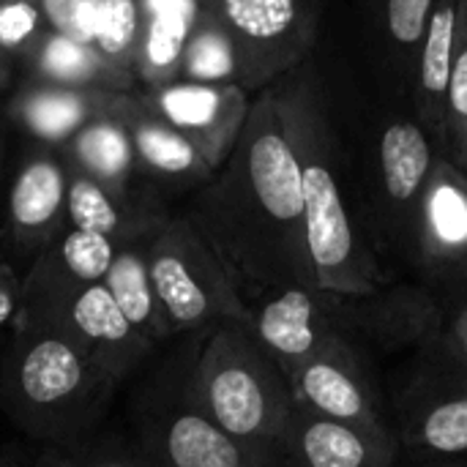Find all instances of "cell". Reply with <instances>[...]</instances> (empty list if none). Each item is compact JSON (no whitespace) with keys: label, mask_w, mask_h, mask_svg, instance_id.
<instances>
[{"label":"cell","mask_w":467,"mask_h":467,"mask_svg":"<svg viewBox=\"0 0 467 467\" xmlns=\"http://www.w3.org/2000/svg\"><path fill=\"white\" fill-rule=\"evenodd\" d=\"M118 244L77 227L63 230L22 276V306L104 282Z\"/></svg>","instance_id":"cell-16"},{"label":"cell","mask_w":467,"mask_h":467,"mask_svg":"<svg viewBox=\"0 0 467 467\" xmlns=\"http://www.w3.org/2000/svg\"><path fill=\"white\" fill-rule=\"evenodd\" d=\"M287 380L298 408L323 419L386 430L372 380L353 342H331L304 361Z\"/></svg>","instance_id":"cell-13"},{"label":"cell","mask_w":467,"mask_h":467,"mask_svg":"<svg viewBox=\"0 0 467 467\" xmlns=\"http://www.w3.org/2000/svg\"><path fill=\"white\" fill-rule=\"evenodd\" d=\"M115 386L57 331L14 320L0 356V402L30 438L47 446L79 443L107 410Z\"/></svg>","instance_id":"cell-3"},{"label":"cell","mask_w":467,"mask_h":467,"mask_svg":"<svg viewBox=\"0 0 467 467\" xmlns=\"http://www.w3.org/2000/svg\"><path fill=\"white\" fill-rule=\"evenodd\" d=\"M22 309V276L0 260V331L16 320Z\"/></svg>","instance_id":"cell-33"},{"label":"cell","mask_w":467,"mask_h":467,"mask_svg":"<svg viewBox=\"0 0 467 467\" xmlns=\"http://www.w3.org/2000/svg\"><path fill=\"white\" fill-rule=\"evenodd\" d=\"M454 339H457V345H460V350H462V356H465L467 361V306L462 309V315L457 317V323H454Z\"/></svg>","instance_id":"cell-35"},{"label":"cell","mask_w":467,"mask_h":467,"mask_svg":"<svg viewBox=\"0 0 467 467\" xmlns=\"http://www.w3.org/2000/svg\"><path fill=\"white\" fill-rule=\"evenodd\" d=\"M16 317L57 331L118 383L145 364L156 348L126 320L104 282L68 296L25 304Z\"/></svg>","instance_id":"cell-10"},{"label":"cell","mask_w":467,"mask_h":467,"mask_svg":"<svg viewBox=\"0 0 467 467\" xmlns=\"http://www.w3.org/2000/svg\"><path fill=\"white\" fill-rule=\"evenodd\" d=\"M432 8L435 0H364L372 60L391 101L408 104L416 55Z\"/></svg>","instance_id":"cell-15"},{"label":"cell","mask_w":467,"mask_h":467,"mask_svg":"<svg viewBox=\"0 0 467 467\" xmlns=\"http://www.w3.org/2000/svg\"><path fill=\"white\" fill-rule=\"evenodd\" d=\"M167 216L153 205H137L129 194H115L79 170L68 172L66 222L68 227L104 235L118 246L150 235Z\"/></svg>","instance_id":"cell-19"},{"label":"cell","mask_w":467,"mask_h":467,"mask_svg":"<svg viewBox=\"0 0 467 467\" xmlns=\"http://www.w3.org/2000/svg\"><path fill=\"white\" fill-rule=\"evenodd\" d=\"M462 0H435L430 25L424 30L408 104L419 123L427 129L443 156V126H446V90L454 63V44L460 27Z\"/></svg>","instance_id":"cell-18"},{"label":"cell","mask_w":467,"mask_h":467,"mask_svg":"<svg viewBox=\"0 0 467 467\" xmlns=\"http://www.w3.org/2000/svg\"><path fill=\"white\" fill-rule=\"evenodd\" d=\"M145 8L150 14H156V11H181V14L197 16V0H145Z\"/></svg>","instance_id":"cell-34"},{"label":"cell","mask_w":467,"mask_h":467,"mask_svg":"<svg viewBox=\"0 0 467 467\" xmlns=\"http://www.w3.org/2000/svg\"><path fill=\"white\" fill-rule=\"evenodd\" d=\"M38 25V8L27 0H11L0 5V44L19 47Z\"/></svg>","instance_id":"cell-32"},{"label":"cell","mask_w":467,"mask_h":467,"mask_svg":"<svg viewBox=\"0 0 467 467\" xmlns=\"http://www.w3.org/2000/svg\"><path fill=\"white\" fill-rule=\"evenodd\" d=\"M200 16L181 11H156L142 41V60L148 71H172L183 63V49L189 44L192 27Z\"/></svg>","instance_id":"cell-26"},{"label":"cell","mask_w":467,"mask_h":467,"mask_svg":"<svg viewBox=\"0 0 467 467\" xmlns=\"http://www.w3.org/2000/svg\"><path fill=\"white\" fill-rule=\"evenodd\" d=\"M148 265L172 337L249 320L233 274L189 216H167L148 235Z\"/></svg>","instance_id":"cell-7"},{"label":"cell","mask_w":467,"mask_h":467,"mask_svg":"<svg viewBox=\"0 0 467 467\" xmlns=\"http://www.w3.org/2000/svg\"><path fill=\"white\" fill-rule=\"evenodd\" d=\"M254 96L238 82H167L156 93V112L186 134L213 170L233 153Z\"/></svg>","instance_id":"cell-12"},{"label":"cell","mask_w":467,"mask_h":467,"mask_svg":"<svg viewBox=\"0 0 467 467\" xmlns=\"http://www.w3.org/2000/svg\"><path fill=\"white\" fill-rule=\"evenodd\" d=\"M432 282L467 285V172L438 156L419 200L410 254Z\"/></svg>","instance_id":"cell-11"},{"label":"cell","mask_w":467,"mask_h":467,"mask_svg":"<svg viewBox=\"0 0 467 467\" xmlns=\"http://www.w3.org/2000/svg\"><path fill=\"white\" fill-rule=\"evenodd\" d=\"M364 296L328 293L323 287H282L249 301V331L290 378L304 361L331 342H350Z\"/></svg>","instance_id":"cell-9"},{"label":"cell","mask_w":467,"mask_h":467,"mask_svg":"<svg viewBox=\"0 0 467 467\" xmlns=\"http://www.w3.org/2000/svg\"><path fill=\"white\" fill-rule=\"evenodd\" d=\"M41 68L63 82L90 79L96 71V55L88 44H79L66 36H52L41 49Z\"/></svg>","instance_id":"cell-30"},{"label":"cell","mask_w":467,"mask_h":467,"mask_svg":"<svg viewBox=\"0 0 467 467\" xmlns=\"http://www.w3.org/2000/svg\"><path fill=\"white\" fill-rule=\"evenodd\" d=\"M104 287L109 290L118 309L126 315V320L148 337L153 345H161L172 339V331L167 326L161 301L156 296L150 265H148V235L131 244L118 246V254L104 276Z\"/></svg>","instance_id":"cell-20"},{"label":"cell","mask_w":467,"mask_h":467,"mask_svg":"<svg viewBox=\"0 0 467 467\" xmlns=\"http://www.w3.org/2000/svg\"><path fill=\"white\" fill-rule=\"evenodd\" d=\"M36 467H145L131 446L115 443H71V446H49Z\"/></svg>","instance_id":"cell-28"},{"label":"cell","mask_w":467,"mask_h":467,"mask_svg":"<svg viewBox=\"0 0 467 467\" xmlns=\"http://www.w3.org/2000/svg\"><path fill=\"white\" fill-rule=\"evenodd\" d=\"M285 467H391L389 430L356 427L315 416L296 405L279 441Z\"/></svg>","instance_id":"cell-14"},{"label":"cell","mask_w":467,"mask_h":467,"mask_svg":"<svg viewBox=\"0 0 467 467\" xmlns=\"http://www.w3.org/2000/svg\"><path fill=\"white\" fill-rule=\"evenodd\" d=\"M326 0H211L208 11L227 33L235 82L252 96L306 63L317 47Z\"/></svg>","instance_id":"cell-8"},{"label":"cell","mask_w":467,"mask_h":467,"mask_svg":"<svg viewBox=\"0 0 467 467\" xmlns=\"http://www.w3.org/2000/svg\"><path fill=\"white\" fill-rule=\"evenodd\" d=\"M438 156V145L410 104L394 101L372 123L356 200L375 252L410 254L416 208Z\"/></svg>","instance_id":"cell-6"},{"label":"cell","mask_w":467,"mask_h":467,"mask_svg":"<svg viewBox=\"0 0 467 467\" xmlns=\"http://www.w3.org/2000/svg\"><path fill=\"white\" fill-rule=\"evenodd\" d=\"M189 356L156 372L134 408V441L145 467H285L282 446L241 441L211 421L189 394Z\"/></svg>","instance_id":"cell-5"},{"label":"cell","mask_w":467,"mask_h":467,"mask_svg":"<svg viewBox=\"0 0 467 467\" xmlns=\"http://www.w3.org/2000/svg\"><path fill=\"white\" fill-rule=\"evenodd\" d=\"M189 394L211 421L254 443L279 446L296 410L287 375L246 323L202 331L189 358Z\"/></svg>","instance_id":"cell-4"},{"label":"cell","mask_w":467,"mask_h":467,"mask_svg":"<svg viewBox=\"0 0 467 467\" xmlns=\"http://www.w3.org/2000/svg\"><path fill=\"white\" fill-rule=\"evenodd\" d=\"M443 156L467 172V0H462V11H460L454 63L446 90Z\"/></svg>","instance_id":"cell-25"},{"label":"cell","mask_w":467,"mask_h":467,"mask_svg":"<svg viewBox=\"0 0 467 467\" xmlns=\"http://www.w3.org/2000/svg\"><path fill=\"white\" fill-rule=\"evenodd\" d=\"M68 172L52 159L27 161L8 194V224L19 254L38 257L60 233L66 219Z\"/></svg>","instance_id":"cell-17"},{"label":"cell","mask_w":467,"mask_h":467,"mask_svg":"<svg viewBox=\"0 0 467 467\" xmlns=\"http://www.w3.org/2000/svg\"><path fill=\"white\" fill-rule=\"evenodd\" d=\"M205 3H211V0H205Z\"/></svg>","instance_id":"cell-37"},{"label":"cell","mask_w":467,"mask_h":467,"mask_svg":"<svg viewBox=\"0 0 467 467\" xmlns=\"http://www.w3.org/2000/svg\"><path fill=\"white\" fill-rule=\"evenodd\" d=\"M25 115L41 140H66L85 120V101L74 93H41L27 104Z\"/></svg>","instance_id":"cell-27"},{"label":"cell","mask_w":467,"mask_h":467,"mask_svg":"<svg viewBox=\"0 0 467 467\" xmlns=\"http://www.w3.org/2000/svg\"><path fill=\"white\" fill-rule=\"evenodd\" d=\"M47 19L57 27L60 36L79 44H96V16L99 0H41Z\"/></svg>","instance_id":"cell-31"},{"label":"cell","mask_w":467,"mask_h":467,"mask_svg":"<svg viewBox=\"0 0 467 467\" xmlns=\"http://www.w3.org/2000/svg\"><path fill=\"white\" fill-rule=\"evenodd\" d=\"M181 66L192 82H235L233 44L211 11H205L192 27Z\"/></svg>","instance_id":"cell-24"},{"label":"cell","mask_w":467,"mask_h":467,"mask_svg":"<svg viewBox=\"0 0 467 467\" xmlns=\"http://www.w3.org/2000/svg\"><path fill=\"white\" fill-rule=\"evenodd\" d=\"M287 126L304 192L306 244L317 287L342 296L380 293L386 274L348 189V156L328 88L312 57L271 85Z\"/></svg>","instance_id":"cell-2"},{"label":"cell","mask_w":467,"mask_h":467,"mask_svg":"<svg viewBox=\"0 0 467 467\" xmlns=\"http://www.w3.org/2000/svg\"><path fill=\"white\" fill-rule=\"evenodd\" d=\"M129 134L137 161L159 181L172 186H205L216 175L200 148L159 115L137 118Z\"/></svg>","instance_id":"cell-21"},{"label":"cell","mask_w":467,"mask_h":467,"mask_svg":"<svg viewBox=\"0 0 467 467\" xmlns=\"http://www.w3.org/2000/svg\"><path fill=\"white\" fill-rule=\"evenodd\" d=\"M249 301L317 287L306 244L298 159L271 88L254 96L246 126L186 213Z\"/></svg>","instance_id":"cell-1"},{"label":"cell","mask_w":467,"mask_h":467,"mask_svg":"<svg viewBox=\"0 0 467 467\" xmlns=\"http://www.w3.org/2000/svg\"><path fill=\"white\" fill-rule=\"evenodd\" d=\"M140 8L137 0H99L96 47L104 55H126L137 44Z\"/></svg>","instance_id":"cell-29"},{"label":"cell","mask_w":467,"mask_h":467,"mask_svg":"<svg viewBox=\"0 0 467 467\" xmlns=\"http://www.w3.org/2000/svg\"><path fill=\"white\" fill-rule=\"evenodd\" d=\"M74 161L77 170L99 181L115 194H129V175L134 170V145L131 134L115 123H90L74 137Z\"/></svg>","instance_id":"cell-22"},{"label":"cell","mask_w":467,"mask_h":467,"mask_svg":"<svg viewBox=\"0 0 467 467\" xmlns=\"http://www.w3.org/2000/svg\"><path fill=\"white\" fill-rule=\"evenodd\" d=\"M410 443L441 457L467 451V391L441 397L421 408L410 427Z\"/></svg>","instance_id":"cell-23"},{"label":"cell","mask_w":467,"mask_h":467,"mask_svg":"<svg viewBox=\"0 0 467 467\" xmlns=\"http://www.w3.org/2000/svg\"><path fill=\"white\" fill-rule=\"evenodd\" d=\"M0 467H14V465H0Z\"/></svg>","instance_id":"cell-36"}]
</instances>
